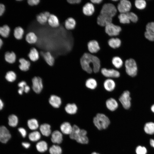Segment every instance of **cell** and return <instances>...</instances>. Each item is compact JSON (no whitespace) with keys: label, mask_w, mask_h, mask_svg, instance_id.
<instances>
[{"label":"cell","mask_w":154,"mask_h":154,"mask_svg":"<svg viewBox=\"0 0 154 154\" xmlns=\"http://www.w3.org/2000/svg\"><path fill=\"white\" fill-rule=\"evenodd\" d=\"M80 63L82 69L88 74L93 72H98L100 70L101 64L99 59L90 53H85L81 58Z\"/></svg>","instance_id":"obj_1"},{"label":"cell","mask_w":154,"mask_h":154,"mask_svg":"<svg viewBox=\"0 0 154 154\" xmlns=\"http://www.w3.org/2000/svg\"><path fill=\"white\" fill-rule=\"evenodd\" d=\"M117 12V9L113 4L111 3H106L103 6L99 16L106 21L112 22V18Z\"/></svg>","instance_id":"obj_2"},{"label":"cell","mask_w":154,"mask_h":154,"mask_svg":"<svg viewBox=\"0 0 154 154\" xmlns=\"http://www.w3.org/2000/svg\"><path fill=\"white\" fill-rule=\"evenodd\" d=\"M93 123L99 130H102L107 129L110 123L109 118L105 114L99 113L94 117Z\"/></svg>","instance_id":"obj_3"},{"label":"cell","mask_w":154,"mask_h":154,"mask_svg":"<svg viewBox=\"0 0 154 154\" xmlns=\"http://www.w3.org/2000/svg\"><path fill=\"white\" fill-rule=\"evenodd\" d=\"M125 72L129 76L133 77L137 73V67L135 61L132 58L127 60L125 62Z\"/></svg>","instance_id":"obj_4"},{"label":"cell","mask_w":154,"mask_h":154,"mask_svg":"<svg viewBox=\"0 0 154 154\" xmlns=\"http://www.w3.org/2000/svg\"><path fill=\"white\" fill-rule=\"evenodd\" d=\"M131 98L130 96V93L128 90L124 91L120 95L119 100L123 107L125 109H129L131 105Z\"/></svg>","instance_id":"obj_5"},{"label":"cell","mask_w":154,"mask_h":154,"mask_svg":"<svg viewBox=\"0 0 154 154\" xmlns=\"http://www.w3.org/2000/svg\"><path fill=\"white\" fill-rule=\"evenodd\" d=\"M31 89L37 94H40L43 88L42 79L39 76H35L32 80Z\"/></svg>","instance_id":"obj_6"},{"label":"cell","mask_w":154,"mask_h":154,"mask_svg":"<svg viewBox=\"0 0 154 154\" xmlns=\"http://www.w3.org/2000/svg\"><path fill=\"white\" fill-rule=\"evenodd\" d=\"M121 30V27L116 25L112 23L105 26L106 33L110 36H116L119 35Z\"/></svg>","instance_id":"obj_7"},{"label":"cell","mask_w":154,"mask_h":154,"mask_svg":"<svg viewBox=\"0 0 154 154\" xmlns=\"http://www.w3.org/2000/svg\"><path fill=\"white\" fill-rule=\"evenodd\" d=\"M40 56L42 57L46 62L49 66H52L54 64L55 58L51 53L48 51L38 50Z\"/></svg>","instance_id":"obj_8"},{"label":"cell","mask_w":154,"mask_h":154,"mask_svg":"<svg viewBox=\"0 0 154 154\" xmlns=\"http://www.w3.org/2000/svg\"><path fill=\"white\" fill-rule=\"evenodd\" d=\"M131 7V2L128 0H121L117 6V9L120 13H127L130 10Z\"/></svg>","instance_id":"obj_9"},{"label":"cell","mask_w":154,"mask_h":154,"mask_svg":"<svg viewBox=\"0 0 154 154\" xmlns=\"http://www.w3.org/2000/svg\"><path fill=\"white\" fill-rule=\"evenodd\" d=\"M101 72L104 76L109 78H118L120 76V72L117 70L113 69L103 68L101 69Z\"/></svg>","instance_id":"obj_10"},{"label":"cell","mask_w":154,"mask_h":154,"mask_svg":"<svg viewBox=\"0 0 154 154\" xmlns=\"http://www.w3.org/2000/svg\"><path fill=\"white\" fill-rule=\"evenodd\" d=\"M145 38L151 41H154V22L148 23L144 34Z\"/></svg>","instance_id":"obj_11"},{"label":"cell","mask_w":154,"mask_h":154,"mask_svg":"<svg viewBox=\"0 0 154 154\" xmlns=\"http://www.w3.org/2000/svg\"><path fill=\"white\" fill-rule=\"evenodd\" d=\"M11 135L9 130L4 126H0V141L7 143L10 139Z\"/></svg>","instance_id":"obj_12"},{"label":"cell","mask_w":154,"mask_h":154,"mask_svg":"<svg viewBox=\"0 0 154 154\" xmlns=\"http://www.w3.org/2000/svg\"><path fill=\"white\" fill-rule=\"evenodd\" d=\"M50 14V13L48 11L41 12L36 15V20L39 24L44 25L47 23L48 19Z\"/></svg>","instance_id":"obj_13"},{"label":"cell","mask_w":154,"mask_h":154,"mask_svg":"<svg viewBox=\"0 0 154 154\" xmlns=\"http://www.w3.org/2000/svg\"><path fill=\"white\" fill-rule=\"evenodd\" d=\"M48 102L50 105L55 109L59 108L62 104L61 98L55 95H52L50 96L48 99Z\"/></svg>","instance_id":"obj_14"},{"label":"cell","mask_w":154,"mask_h":154,"mask_svg":"<svg viewBox=\"0 0 154 154\" xmlns=\"http://www.w3.org/2000/svg\"><path fill=\"white\" fill-rule=\"evenodd\" d=\"M87 131L83 129H81L75 140L80 144H88L89 142V139L87 136Z\"/></svg>","instance_id":"obj_15"},{"label":"cell","mask_w":154,"mask_h":154,"mask_svg":"<svg viewBox=\"0 0 154 154\" xmlns=\"http://www.w3.org/2000/svg\"><path fill=\"white\" fill-rule=\"evenodd\" d=\"M18 60L19 62V68L20 70L26 72L29 70L31 66V62L30 60L23 58H21Z\"/></svg>","instance_id":"obj_16"},{"label":"cell","mask_w":154,"mask_h":154,"mask_svg":"<svg viewBox=\"0 0 154 154\" xmlns=\"http://www.w3.org/2000/svg\"><path fill=\"white\" fill-rule=\"evenodd\" d=\"M25 40L26 41L30 44H36L38 40V37L37 34L33 31H29L25 35Z\"/></svg>","instance_id":"obj_17"},{"label":"cell","mask_w":154,"mask_h":154,"mask_svg":"<svg viewBox=\"0 0 154 154\" xmlns=\"http://www.w3.org/2000/svg\"><path fill=\"white\" fill-rule=\"evenodd\" d=\"M47 23L50 27L53 28H57L60 25L58 17L53 14H50L48 19Z\"/></svg>","instance_id":"obj_18"},{"label":"cell","mask_w":154,"mask_h":154,"mask_svg":"<svg viewBox=\"0 0 154 154\" xmlns=\"http://www.w3.org/2000/svg\"><path fill=\"white\" fill-rule=\"evenodd\" d=\"M29 60L32 62H35L39 59L40 57L39 51L35 47H32L28 55Z\"/></svg>","instance_id":"obj_19"},{"label":"cell","mask_w":154,"mask_h":154,"mask_svg":"<svg viewBox=\"0 0 154 154\" xmlns=\"http://www.w3.org/2000/svg\"><path fill=\"white\" fill-rule=\"evenodd\" d=\"M106 105L108 109L112 112L116 110L118 107L117 101L114 98H108L106 100Z\"/></svg>","instance_id":"obj_20"},{"label":"cell","mask_w":154,"mask_h":154,"mask_svg":"<svg viewBox=\"0 0 154 154\" xmlns=\"http://www.w3.org/2000/svg\"><path fill=\"white\" fill-rule=\"evenodd\" d=\"M51 139L53 143L58 144L61 143L63 140L62 133L58 130L54 131L51 134Z\"/></svg>","instance_id":"obj_21"},{"label":"cell","mask_w":154,"mask_h":154,"mask_svg":"<svg viewBox=\"0 0 154 154\" xmlns=\"http://www.w3.org/2000/svg\"><path fill=\"white\" fill-rule=\"evenodd\" d=\"M64 110L67 114L73 115L77 113L78 108L77 105L75 103H68L65 107Z\"/></svg>","instance_id":"obj_22"},{"label":"cell","mask_w":154,"mask_h":154,"mask_svg":"<svg viewBox=\"0 0 154 154\" xmlns=\"http://www.w3.org/2000/svg\"><path fill=\"white\" fill-rule=\"evenodd\" d=\"M88 48L89 51L92 53L97 52L100 49L98 42L95 40H90L88 43Z\"/></svg>","instance_id":"obj_23"},{"label":"cell","mask_w":154,"mask_h":154,"mask_svg":"<svg viewBox=\"0 0 154 154\" xmlns=\"http://www.w3.org/2000/svg\"><path fill=\"white\" fill-rule=\"evenodd\" d=\"M64 25L66 30H72L74 29L76 27V22L73 18L68 17L64 21Z\"/></svg>","instance_id":"obj_24"},{"label":"cell","mask_w":154,"mask_h":154,"mask_svg":"<svg viewBox=\"0 0 154 154\" xmlns=\"http://www.w3.org/2000/svg\"><path fill=\"white\" fill-rule=\"evenodd\" d=\"M104 88L107 91L111 92L115 89L116 84L115 81L112 79L108 78L106 80L103 84Z\"/></svg>","instance_id":"obj_25"},{"label":"cell","mask_w":154,"mask_h":154,"mask_svg":"<svg viewBox=\"0 0 154 154\" xmlns=\"http://www.w3.org/2000/svg\"><path fill=\"white\" fill-rule=\"evenodd\" d=\"M94 7L93 4L90 3L86 4L82 8V11L86 15L90 16L92 15L94 12Z\"/></svg>","instance_id":"obj_26"},{"label":"cell","mask_w":154,"mask_h":154,"mask_svg":"<svg viewBox=\"0 0 154 154\" xmlns=\"http://www.w3.org/2000/svg\"><path fill=\"white\" fill-rule=\"evenodd\" d=\"M72 126L70 123L67 121L62 123L60 126L61 132L64 134L70 135L72 130Z\"/></svg>","instance_id":"obj_27"},{"label":"cell","mask_w":154,"mask_h":154,"mask_svg":"<svg viewBox=\"0 0 154 154\" xmlns=\"http://www.w3.org/2000/svg\"><path fill=\"white\" fill-rule=\"evenodd\" d=\"M25 34L23 28L21 26L16 27L14 30L13 35L15 38L18 40H22Z\"/></svg>","instance_id":"obj_28"},{"label":"cell","mask_w":154,"mask_h":154,"mask_svg":"<svg viewBox=\"0 0 154 154\" xmlns=\"http://www.w3.org/2000/svg\"><path fill=\"white\" fill-rule=\"evenodd\" d=\"M51 127L47 123H44L40 125V130L41 134L43 135L48 137L51 134Z\"/></svg>","instance_id":"obj_29"},{"label":"cell","mask_w":154,"mask_h":154,"mask_svg":"<svg viewBox=\"0 0 154 154\" xmlns=\"http://www.w3.org/2000/svg\"><path fill=\"white\" fill-rule=\"evenodd\" d=\"M5 60L9 63L13 64L15 63L16 60V55L13 51L6 52L5 55Z\"/></svg>","instance_id":"obj_30"},{"label":"cell","mask_w":154,"mask_h":154,"mask_svg":"<svg viewBox=\"0 0 154 154\" xmlns=\"http://www.w3.org/2000/svg\"><path fill=\"white\" fill-rule=\"evenodd\" d=\"M27 125L30 129L33 130L37 129L39 127L38 121L35 118L28 119L27 121Z\"/></svg>","instance_id":"obj_31"},{"label":"cell","mask_w":154,"mask_h":154,"mask_svg":"<svg viewBox=\"0 0 154 154\" xmlns=\"http://www.w3.org/2000/svg\"><path fill=\"white\" fill-rule=\"evenodd\" d=\"M85 85L87 88L93 90L96 88L98 84L96 80L95 79L90 78L86 80Z\"/></svg>","instance_id":"obj_32"},{"label":"cell","mask_w":154,"mask_h":154,"mask_svg":"<svg viewBox=\"0 0 154 154\" xmlns=\"http://www.w3.org/2000/svg\"><path fill=\"white\" fill-rule=\"evenodd\" d=\"M36 147L37 150L41 153L45 152L48 148L47 143L44 141H41L38 142L36 144Z\"/></svg>","instance_id":"obj_33"},{"label":"cell","mask_w":154,"mask_h":154,"mask_svg":"<svg viewBox=\"0 0 154 154\" xmlns=\"http://www.w3.org/2000/svg\"><path fill=\"white\" fill-rule=\"evenodd\" d=\"M121 42L120 40L117 38H112L108 41L109 46L113 48H116L119 47L121 45Z\"/></svg>","instance_id":"obj_34"},{"label":"cell","mask_w":154,"mask_h":154,"mask_svg":"<svg viewBox=\"0 0 154 154\" xmlns=\"http://www.w3.org/2000/svg\"><path fill=\"white\" fill-rule=\"evenodd\" d=\"M8 124L12 127H15L17 125L19 120L17 117L15 115L12 114L8 117Z\"/></svg>","instance_id":"obj_35"},{"label":"cell","mask_w":154,"mask_h":154,"mask_svg":"<svg viewBox=\"0 0 154 154\" xmlns=\"http://www.w3.org/2000/svg\"><path fill=\"white\" fill-rule=\"evenodd\" d=\"M112 63L114 66L117 68H120L123 66V62L121 59L118 56H115L112 60Z\"/></svg>","instance_id":"obj_36"},{"label":"cell","mask_w":154,"mask_h":154,"mask_svg":"<svg viewBox=\"0 0 154 154\" xmlns=\"http://www.w3.org/2000/svg\"><path fill=\"white\" fill-rule=\"evenodd\" d=\"M29 140L33 142L38 141L41 137V135L38 131H35L30 133L28 136Z\"/></svg>","instance_id":"obj_37"},{"label":"cell","mask_w":154,"mask_h":154,"mask_svg":"<svg viewBox=\"0 0 154 154\" xmlns=\"http://www.w3.org/2000/svg\"><path fill=\"white\" fill-rule=\"evenodd\" d=\"M80 128L77 125H74L72 126V131L69 135L70 138L75 140L77 136L80 132Z\"/></svg>","instance_id":"obj_38"},{"label":"cell","mask_w":154,"mask_h":154,"mask_svg":"<svg viewBox=\"0 0 154 154\" xmlns=\"http://www.w3.org/2000/svg\"><path fill=\"white\" fill-rule=\"evenodd\" d=\"M144 130L145 132L149 134H153L154 133V123L149 122L145 124L144 127Z\"/></svg>","instance_id":"obj_39"},{"label":"cell","mask_w":154,"mask_h":154,"mask_svg":"<svg viewBox=\"0 0 154 154\" xmlns=\"http://www.w3.org/2000/svg\"><path fill=\"white\" fill-rule=\"evenodd\" d=\"M10 29L7 25H4L2 27H0V35L3 37H7L9 34Z\"/></svg>","instance_id":"obj_40"},{"label":"cell","mask_w":154,"mask_h":154,"mask_svg":"<svg viewBox=\"0 0 154 154\" xmlns=\"http://www.w3.org/2000/svg\"><path fill=\"white\" fill-rule=\"evenodd\" d=\"M49 152L50 154H61L62 150L60 146L54 145L50 148Z\"/></svg>","instance_id":"obj_41"},{"label":"cell","mask_w":154,"mask_h":154,"mask_svg":"<svg viewBox=\"0 0 154 154\" xmlns=\"http://www.w3.org/2000/svg\"><path fill=\"white\" fill-rule=\"evenodd\" d=\"M17 76L16 73L13 71L8 72L5 76V78L9 82H13L16 80Z\"/></svg>","instance_id":"obj_42"},{"label":"cell","mask_w":154,"mask_h":154,"mask_svg":"<svg viewBox=\"0 0 154 154\" xmlns=\"http://www.w3.org/2000/svg\"><path fill=\"white\" fill-rule=\"evenodd\" d=\"M118 18L119 22L121 23L128 24L130 23V21L126 13H120L118 15Z\"/></svg>","instance_id":"obj_43"},{"label":"cell","mask_w":154,"mask_h":154,"mask_svg":"<svg viewBox=\"0 0 154 154\" xmlns=\"http://www.w3.org/2000/svg\"><path fill=\"white\" fill-rule=\"evenodd\" d=\"M135 5L137 9H143L146 7V3L144 0H136L135 1Z\"/></svg>","instance_id":"obj_44"},{"label":"cell","mask_w":154,"mask_h":154,"mask_svg":"<svg viewBox=\"0 0 154 154\" xmlns=\"http://www.w3.org/2000/svg\"><path fill=\"white\" fill-rule=\"evenodd\" d=\"M130 21L133 23L136 22L138 19L137 15L132 12H128L126 13Z\"/></svg>","instance_id":"obj_45"},{"label":"cell","mask_w":154,"mask_h":154,"mask_svg":"<svg viewBox=\"0 0 154 154\" xmlns=\"http://www.w3.org/2000/svg\"><path fill=\"white\" fill-rule=\"evenodd\" d=\"M136 152L137 154H146L147 150L145 147L139 146L136 148Z\"/></svg>","instance_id":"obj_46"},{"label":"cell","mask_w":154,"mask_h":154,"mask_svg":"<svg viewBox=\"0 0 154 154\" xmlns=\"http://www.w3.org/2000/svg\"><path fill=\"white\" fill-rule=\"evenodd\" d=\"M40 0H27V3L31 6H36L38 5L40 2Z\"/></svg>","instance_id":"obj_47"},{"label":"cell","mask_w":154,"mask_h":154,"mask_svg":"<svg viewBox=\"0 0 154 154\" xmlns=\"http://www.w3.org/2000/svg\"><path fill=\"white\" fill-rule=\"evenodd\" d=\"M27 85L26 81L22 80L19 82L17 84V86L19 88H21L24 90L25 86Z\"/></svg>","instance_id":"obj_48"},{"label":"cell","mask_w":154,"mask_h":154,"mask_svg":"<svg viewBox=\"0 0 154 154\" xmlns=\"http://www.w3.org/2000/svg\"><path fill=\"white\" fill-rule=\"evenodd\" d=\"M18 130L21 134L22 137L24 138L27 135V133L26 130L23 127H19Z\"/></svg>","instance_id":"obj_49"},{"label":"cell","mask_w":154,"mask_h":154,"mask_svg":"<svg viewBox=\"0 0 154 154\" xmlns=\"http://www.w3.org/2000/svg\"><path fill=\"white\" fill-rule=\"evenodd\" d=\"M66 1L69 4L71 5L78 4L81 1L80 0H67Z\"/></svg>","instance_id":"obj_50"},{"label":"cell","mask_w":154,"mask_h":154,"mask_svg":"<svg viewBox=\"0 0 154 154\" xmlns=\"http://www.w3.org/2000/svg\"><path fill=\"white\" fill-rule=\"evenodd\" d=\"M5 6L2 4L0 3V16H1L5 11Z\"/></svg>","instance_id":"obj_51"},{"label":"cell","mask_w":154,"mask_h":154,"mask_svg":"<svg viewBox=\"0 0 154 154\" xmlns=\"http://www.w3.org/2000/svg\"><path fill=\"white\" fill-rule=\"evenodd\" d=\"M31 88L27 84L24 88V92L26 94H27L31 91Z\"/></svg>","instance_id":"obj_52"},{"label":"cell","mask_w":154,"mask_h":154,"mask_svg":"<svg viewBox=\"0 0 154 154\" xmlns=\"http://www.w3.org/2000/svg\"><path fill=\"white\" fill-rule=\"evenodd\" d=\"M22 146L26 149L29 148L30 146V144L27 142H23L22 143Z\"/></svg>","instance_id":"obj_53"},{"label":"cell","mask_w":154,"mask_h":154,"mask_svg":"<svg viewBox=\"0 0 154 154\" xmlns=\"http://www.w3.org/2000/svg\"><path fill=\"white\" fill-rule=\"evenodd\" d=\"M91 2L94 4H99L101 3L102 1V0H91Z\"/></svg>","instance_id":"obj_54"},{"label":"cell","mask_w":154,"mask_h":154,"mask_svg":"<svg viewBox=\"0 0 154 154\" xmlns=\"http://www.w3.org/2000/svg\"><path fill=\"white\" fill-rule=\"evenodd\" d=\"M150 143L151 146L154 148V139H151L150 140Z\"/></svg>","instance_id":"obj_55"},{"label":"cell","mask_w":154,"mask_h":154,"mask_svg":"<svg viewBox=\"0 0 154 154\" xmlns=\"http://www.w3.org/2000/svg\"><path fill=\"white\" fill-rule=\"evenodd\" d=\"M3 104L2 100L0 99V110H1L3 107Z\"/></svg>","instance_id":"obj_56"},{"label":"cell","mask_w":154,"mask_h":154,"mask_svg":"<svg viewBox=\"0 0 154 154\" xmlns=\"http://www.w3.org/2000/svg\"><path fill=\"white\" fill-rule=\"evenodd\" d=\"M151 111L154 113V104L151 106Z\"/></svg>","instance_id":"obj_57"},{"label":"cell","mask_w":154,"mask_h":154,"mask_svg":"<svg viewBox=\"0 0 154 154\" xmlns=\"http://www.w3.org/2000/svg\"><path fill=\"white\" fill-rule=\"evenodd\" d=\"M3 44V41L1 38H0V48H1Z\"/></svg>","instance_id":"obj_58"},{"label":"cell","mask_w":154,"mask_h":154,"mask_svg":"<svg viewBox=\"0 0 154 154\" xmlns=\"http://www.w3.org/2000/svg\"><path fill=\"white\" fill-rule=\"evenodd\" d=\"M91 154H100L96 152H92Z\"/></svg>","instance_id":"obj_59"},{"label":"cell","mask_w":154,"mask_h":154,"mask_svg":"<svg viewBox=\"0 0 154 154\" xmlns=\"http://www.w3.org/2000/svg\"><path fill=\"white\" fill-rule=\"evenodd\" d=\"M112 1H117V0H112Z\"/></svg>","instance_id":"obj_60"}]
</instances>
